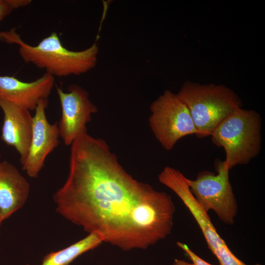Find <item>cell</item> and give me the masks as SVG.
<instances>
[{"label": "cell", "mask_w": 265, "mask_h": 265, "mask_svg": "<svg viewBox=\"0 0 265 265\" xmlns=\"http://www.w3.org/2000/svg\"><path fill=\"white\" fill-rule=\"evenodd\" d=\"M71 146L68 177L53 196L57 212L104 242L130 250L129 214L149 184L129 174L103 139L85 132Z\"/></svg>", "instance_id": "1"}, {"label": "cell", "mask_w": 265, "mask_h": 265, "mask_svg": "<svg viewBox=\"0 0 265 265\" xmlns=\"http://www.w3.org/2000/svg\"><path fill=\"white\" fill-rule=\"evenodd\" d=\"M0 40L18 45L19 54L26 62L44 69L53 77L85 73L92 69L97 61L99 49L96 43L85 50L72 51L63 46L54 32L36 46L25 43L14 28L0 32Z\"/></svg>", "instance_id": "2"}, {"label": "cell", "mask_w": 265, "mask_h": 265, "mask_svg": "<svg viewBox=\"0 0 265 265\" xmlns=\"http://www.w3.org/2000/svg\"><path fill=\"white\" fill-rule=\"evenodd\" d=\"M175 207L169 194L149 185L129 214L130 249H144L171 232Z\"/></svg>", "instance_id": "3"}, {"label": "cell", "mask_w": 265, "mask_h": 265, "mask_svg": "<svg viewBox=\"0 0 265 265\" xmlns=\"http://www.w3.org/2000/svg\"><path fill=\"white\" fill-rule=\"evenodd\" d=\"M177 94L187 107L199 138L210 136L224 119L241 106L236 93L221 84L186 81Z\"/></svg>", "instance_id": "4"}, {"label": "cell", "mask_w": 265, "mask_h": 265, "mask_svg": "<svg viewBox=\"0 0 265 265\" xmlns=\"http://www.w3.org/2000/svg\"><path fill=\"white\" fill-rule=\"evenodd\" d=\"M254 110L238 109L224 119L212 132L213 143L222 147L226 158L223 166L230 170L248 164L260 153L262 121Z\"/></svg>", "instance_id": "5"}, {"label": "cell", "mask_w": 265, "mask_h": 265, "mask_svg": "<svg viewBox=\"0 0 265 265\" xmlns=\"http://www.w3.org/2000/svg\"><path fill=\"white\" fill-rule=\"evenodd\" d=\"M215 168L217 174L202 171L195 180L187 178L189 188L205 212L212 210L222 222L232 225L238 212V205L229 181V170L220 160L215 162Z\"/></svg>", "instance_id": "6"}, {"label": "cell", "mask_w": 265, "mask_h": 265, "mask_svg": "<svg viewBox=\"0 0 265 265\" xmlns=\"http://www.w3.org/2000/svg\"><path fill=\"white\" fill-rule=\"evenodd\" d=\"M150 127L162 147L171 150L183 137L197 134V131L185 104L169 90L155 100L150 106Z\"/></svg>", "instance_id": "7"}, {"label": "cell", "mask_w": 265, "mask_h": 265, "mask_svg": "<svg viewBox=\"0 0 265 265\" xmlns=\"http://www.w3.org/2000/svg\"><path fill=\"white\" fill-rule=\"evenodd\" d=\"M158 179L172 190L190 211L203 234L208 248L217 259L219 265H247L232 253L218 234L208 213L200 207L191 193L187 178L179 170L166 166L159 175Z\"/></svg>", "instance_id": "8"}, {"label": "cell", "mask_w": 265, "mask_h": 265, "mask_svg": "<svg viewBox=\"0 0 265 265\" xmlns=\"http://www.w3.org/2000/svg\"><path fill=\"white\" fill-rule=\"evenodd\" d=\"M56 90L62 109L58 123L59 134L66 145H71L80 135L87 132L86 124L98 108L88 92L78 85H69L66 92L58 87Z\"/></svg>", "instance_id": "9"}, {"label": "cell", "mask_w": 265, "mask_h": 265, "mask_svg": "<svg viewBox=\"0 0 265 265\" xmlns=\"http://www.w3.org/2000/svg\"><path fill=\"white\" fill-rule=\"evenodd\" d=\"M48 103V99L41 100L33 117L30 144L27 156L22 165L23 169L31 178L38 177L46 157L59 143L58 123L50 124L46 116Z\"/></svg>", "instance_id": "10"}, {"label": "cell", "mask_w": 265, "mask_h": 265, "mask_svg": "<svg viewBox=\"0 0 265 265\" xmlns=\"http://www.w3.org/2000/svg\"><path fill=\"white\" fill-rule=\"evenodd\" d=\"M54 81V77L46 73L31 82L0 75V99L29 111L33 110L41 100L48 99Z\"/></svg>", "instance_id": "11"}, {"label": "cell", "mask_w": 265, "mask_h": 265, "mask_svg": "<svg viewBox=\"0 0 265 265\" xmlns=\"http://www.w3.org/2000/svg\"><path fill=\"white\" fill-rule=\"evenodd\" d=\"M0 107L4 114L1 139L16 149L23 165L30 144L33 117L30 111L4 100L0 99Z\"/></svg>", "instance_id": "12"}, {"label": "cell", "mask_w": 265, "mask_h": 265, "mask_svg": "<svg viewBox=\"0 0 265 265\" xmlns=\"http://www.w3.org/2000/svg\"><path fill=\"white\" fill-rule=\"evenodd\" d=\"M30 185L15 166L4 160L0 162V214L3 220L26 203Z\"/></svg>", "instance_id": "13"}, {"label": "cell", "mask_w": 265, "mask_h": 265, "mask_svg": "<svg viewBox=\"0 0 265 265\" xmlns=\"http://www.w3.org/2000/svg\"><path fill=\"white\" fill-rule=\"evenodd\" d=\"M104 242L97 233H91L84 238L71 245L45 256L41 265H69L81 254L93 249Z\"/></svg>", "instance_id": "14"}, {"label": "cell", "mask_w": 265, "mask_h": 265, "mask_svg": "<svg viewBox=\"0 0 265 265\" xmlns=\"http://www.w3.org/2000/svg\"><path fill=\"white\" fill-rule=\"evenodd\" d=\"M176 244L186 253L194 265H212L194 253L186 244L177 241Z\"/></svg>", "instance_id": "15"}, {"label": "cell", "mask_w": 265, "mask_h": 265, "mask_svg": "<svg viewBox=\"0 0 265 265\" xmlns=\"http://www.w3.org/2000/svg\"><path fill=\"white\" fill-rule=\"evenodd\" d=\"M14 10L8 0H0V22Z\"/></svg>", "instance_id": "16"}, {"label": "cell", "mask_w": 265, "mask_h": 265, "mask_svg": "<svg viewBox=\"0 0 265 265\" xmlns=\"http://www.w3.org/2000/svg\"><path fill=\"white\" fill-rule=\"evenodd\" d=\"M10 5L14 9L29 4L31 2L30 0H8Z\"/></svg>", "instance_id": "17"}, {"label": "cell", "mask_w": 265, "mask_h": 265, "mask_svg": "<svg viewBox=\"0 0 265 265\" xmlns=\"http://www.w3.org/2000/svg\"><path fill=\"white\" fill-rule=\"evenodd\" d=\"M172 265H194L192 263H190L181 259H176L174 260Z\"/></svg>", "instance_id": "18"}, {"label": "cell", "mask_w": 265, "mask_h": 265, "mask_svg": "<svg viewBox=\"0 0 265 265\" xmlns=\"http://www.w3.org/2000/svg\"><path fill=\"white\" fill-rule=\"evenodd\" d=\"M3 220V219L2 217L1 216V215L0 214V226L1 222H2Z\"/></svg>", "instance_id": "19"}, {"label": "cell", "mask_w": 265, "mask_h": 265, "mask_svg": "<svg viewBox=\"0 0 265 265\" xmlns=\"http://www.w3.org/2000/svg\"></svg>", "instance_id": "20"}]
</instances>
